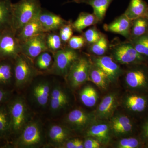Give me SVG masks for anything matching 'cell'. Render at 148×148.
Masks as SVG:
<instances>
[{"instance_id": "6da1fadb", "label": "cell", "mask_w": 148, "mask_h": 148, "mask_svg": "<svg viewBox=\"0 0 148 148\" xmlns=\"http://www.w3.org/2000/svg\"><path fill=\"white\" fill-rule=\"evenodd\" d=\"M35 77L27 86L28 105L32 111L42 112L48 108L53 82L44 77Z\"/></svg>"}, {"instance_id": "7a4b0ae2", "label": "cell", "mask_w": 148, "mask_h": 148, "mask_svg": "<svg viewBox=\"0 0 148 148\" xmlns=\"http://www.w3.org/2000/svg\"><path fill=\"white\" fill-rule=\"evenodd\" d=\"M11 123L12 134L18 136L24 127L33 119V112L25 98L17 95L7 103Z\"/></svg>"}, {"instance_id": "3957f363", "label": "cell", "mask_w": 148, "mask_h": 148, "mask_svg": "<svg viewBox=\"0 0 148 148\" xmlns=\"http://www.w3.org/2000/svg\"><path fill=\"white\" fill-rule=\"evenodd\" d=\"M42 9L39 0H20L12 3L11 28L16 34L39 14Z\"/></svg>"}, {"instance_id": "277c9868", "label": "cell", "mask_w": 148, "mask_h": 148, "mask_svg": "<svg viewBox=\"0 0 148 148\" xmlns=\"http://www.w3.org/2000/svg\"><path fill=\"white\" fill-rule=\"evenodd\" d=\"M17 137L14 143L16 148H40L47 143L46 133L39 120L32 119Z\"/></svg>"}, {"instance_id": "5b68a950", "label": "cell", "mask_w": 148, "mask_h": 148, "mask_svg": "<svg viewBox=\"0 0 148 148\" xmlns=\"http://www.w3.org/2000/svg\"><path fill=\"white\" fill-rule=\"evenodd\" d=\"M73 96L68 88L61 83L53 81L48 109L52 118H57L66 113L73 106Z\"/></svg>"}, {"instance_id": "8992f818", "label": "cell", "mask_w": 148, "mask_h": 148, "mask_svg": "<svg viewBox=\"0 0 148 148\" xmlns=\"http://www.w3.org/2000/svg\"><path fill=\"white\" fill-rule=\"evenodd\" d=\"M14 87L21 90L26 88L33 79L42 73L35 67L34 61L23 53L14 60Z\"/></svg>"}, {"instance_id": "52a82bcc", "label": "cell", "mask_w": 148, "mask_h": 148, "mask_svg": "<svg viewBox=\"0 0 148 148\" xmlns=\"http://www.w3.org/2000/svg\"><path fill=\"white\" fill-rule=\"evenodd\" d=\"M129 66L124 77L128 91L148 93V64Z\"/></svg>"}, {"instance_id": "ba28073f", "label": "cell", "mask_w": 148, "mask_h": 148, "mask_svg": "<svg viewBox=\"0 0 148 148\" xmlns=\"http://www.w3.org/2000/svg\"><path fill=\"white\" fill-rule=\"evenodd\" d=\"M121 104L135 119L143 120L148 117V93L128 91L123 97Z\"/></svg>"}, {"instance_id": "9c48e42d", "label": "cell", "mask_w": 148, "mask_h": 148, "mask_svg": "<svg viewBox=\"0 0 148 148\" xmlns=\"http://www.w3.org/2000/svg\"><path fill=\"white\" fill-rule=\"evenodd\" d=\"M92 62L86 56H79L72 64L66 77L69 88L75 90L88 81Z\"/></svg>"}, {"instance_id": "30bf717a", "label": "cell", "mask_w": 148, "mask_h": 148, "mask_svg": "<svg viewBox=\"0 0 148 148\" xmlns=\"http://www.w3.org/2000/svg\"><path fill=\"white\" fill-rule=\"evenodd\" d=\"M111 56L117 63L122 65L148 64V59L138 53L130 41L114 46L111 50Z\"/></svg>"}, {"instance_id": "8fae6325", "label": "cell", "mask_w": 148, "mask_h": 148, "mask_svg": "<svg viewBox=\"0 0 148 148\" xmlns=\"http://www.w3.org/2000/svg\"><path fill=\"white\" fill-rule=\"evenodd\" d=\"M53 63L49 71L51 74L66 78L72 64L79 57L77 52L70 47L53 52Z\"/></svg>"}, {"instance_id": "7c38bea8", "label": "cell", "mask_w": 148, "mask_h": 148, "mask_svg": "<svg viewBox=\"0 0 148 148\" xmlns=\"http://www.w3.org/2000/svg\"><path fill=\"white\" fill-rule=\"evenodd\" d=\"M21 53V44L12 28L3 30L0 38V59L14 60Z\"/></svg>"}, {"instance_id": "4fadbf2b", "label": "cell", "mask_w": 148, "mask_h": 148, "mask_svg": "<svg viewBox=\"0 0 148 148\" xmlns=\"http://www.w3.org/2000/svg\"><path fill=\"white\" fill-rule=\"evenodd\" d=\"M113 136L116 138H123L134 136L139 131L135 119L130 116L125 114L114 115L109 119Z\"/></svg>"}, {"instance_id": "5bb4252c", "label": "cell", "mask_w": 148, "mask_h": 148, "mask_svg": "<svg viewBox=\"0 0 148 148\" xmlns=\"http://www.w3.org/2000/svg\"><path fill=\"white\" fill-rule=\"evenodd\" d=\"M96 119L94 112L76 108L70 111L66 115L64 122L65 125L73 132H84Z\"/></svg>"}, {"instance_id": "9a60e30c", "label": "cell", "mask_w": 148, "mask_h": 148, "mask_svg": "<svg viewBox=\"0 0 148 148\" xmlns=\"http://www.w3.org/2000/svg\"><path fill=\"white\" fill-rule=\"evenodd\" d=\"M83 133L85 137L95 138L103 146L108 145L113 137L110 123L108 120H95Z\"/></svg>"}, {"instance_id": "2e32d148", "label": "cell", "mask_w": 148, "mask_h": 148, "mask_svg": "<svg viewBox=\"0 0 148 148\" xmlns=\"http://www.w3.org/2000/svg\"><path fill=\"white\" fill-rule=\"evenodd\" d=\"M46 33L36 35L21 43V53L34 61L41 53L48 51Z\"/></svg>"}, {"instance_id": "e0dca14e", "label": "cell", "mask_w": 148, "mask_h": 148, "mask_svg": "<svg viewBox=\"0 0 148 148\" xmlns=\"http://www.w3.org/2000/svg\"><path fill=\"white\" fill-rule=\"evenodd\" d=\"M46 133L47 143L55 148H62L66 141L73 138V131L65 125L51 124Z\"/></svg>"}, {"instance_id": "ac0fdd59", "label": "cell", "mask_w": 148, "mask_h": 148, "mask_svg": "<svg viewBox=\"0 0 148 148\" xmlns=\"http://www.w3.org/2000/svg\"><path fill=\"white\" fill-rule=\"evenodd\" d=\"M92 64L103 70L108 77L111 83L116 82L121 76L123 71L113 58L107 56H91Z\"/></svg>"}, {"instance_id": "d6986e66", "label": "cell", "mask_w": 148, "mask_h": 148, "mask_svg": "<svg viewBox=\"0 0 148 148\" xmlns=\"http://www.w3.org/2000/svg\"><path fill=\"white\" fill-rule=\"evenodd\" d=\"M119 104V97L116 92H111L103 98L94 114L96 119L108 120L114 115Z\"/></svg>"}, {"instance_id": "ffe728a7", "label": "cell", "mask_w": 148, "mask_h": 148, "mask_svg": "<svg viewBox=\"0 0 148 148\" xmlns=\"http://www.w3.org/2000/svg\"><path fill=\"white\" fill-rule=\"evenodd\" d=\"M14 87V61L0 60V88L12 90Z\"/></svg>"}, {"instance_id": "44dd1931", "label": "cell", "mask_w": 148, "mask_h": 148, "mask_svg": "<svg viewBox=\"0 0 148 148\" xmlns=\"http://www.w3.org/2000/svg\"><path fill=\"white\" fill-rule=\"evenodd\" d=\"M38 18L46 33L56 31L67 24V21L61 16L42 9Z\"/></svg>"}, {"instance_id": "7402d4cb", "label": "cell", "mask_w": 148, "mask_h": 148, "mask_svg": "<svg viewBox=\"0 0 148 148\" xmlns=\"http://www.w3.org/2000/svg\"><path fill=\"white\" fill-rule=\"evenodd\" d=\"M132 21L123 14L114 21L104 26L105 30L121 35L130 39Z\"/></svg>"}, {"instance_id": "603a6c76", "label": "cell", "mask_w": 148, "mask_h": 148, "mask_svg": "<svg viewBox=\"0 0 148 148\" xmlns=\"http://www.w3.org/2000/svg\"><path fill=\"white\" fill-rule=\"evenodd\" d=\"M38 15L26 24L16 34V37L20 42H23L36 35L46 33L39 20Z\"/></svg>"}, {"instance_id": "cb8c5ba5", "label": "cell", "mask_w": 148, "mask_h": 148, "mask_svg": "<svg viewBox=\"0 0 148 148\" xmlns=\"http://www.w3.org/2000/svg\"><path fill=\"white\" fill-rule=\"evenodd\" d=\"M113 0H73L69 2L85 3L91 6L93 10V14L98 21L103 20L109 6Z\"/></svg>"}, {"instance_id": "d4e9b609", "label": "cell", "mask_w": 148, "mask_h": 148, "mask_svg": "<svg viewBox=\"0 0 148 148\" xmlns=\"http://www.w3.org/2000/svg\"><path fill=\"white\" fill-rule=\"evenodd\" d=\"M12 134L11 123L7 103L0 105V139H8Z\"/></svg>"}, {"instance_id": "484cf974", "label": "cell", "mask_w": 148, "mask_h": 148, "mask_svg": "<svg viewBox=\"0 0 148 148\" xmlns=\"http://www.w3.org/2000/svg\"><path fill=\"white\" fill-rule=\"evenodd\" d=\"M12 5L11 0H0V32L11 28Z\"/></svg>"}, {"instance_id": "4316f807", "label": "cell", "mask_w": 148, "mask_h": 148, "mask_svg": "<svg viewBox=\"0 0 148 148\" xmlns=\"http://www.w3.org/2000/svg\"><path fill=\"white\" fill-rule=\"evenodd\" d=\"M148 5L144 0H130L124 14L130 20L145 16Z\"/></svg>"}, {"instance_id": "83f0119b", "label": "cell", "mask_w": 148, "mask_h": 148, "mask_svg": "<svg viewBox=\"0 0 148 148\" xmlns=\"http://www.w3.org/2000/svg\"><path fill=\"white\" fill-rule=\"evenodd\" d=\"M89 81H91L101 90H107L111 83L106 73L92 63L89 72Z\"/></svg>"}, {"instance_id": "f1b7e54d", "label": "cell", "mask_w": 148, "mask_h": 148, "mask_svg": "<svg viewBox=\"0 0 148 148\" xmlns=\"http://www.w3.org/2000/svg\"><path fill=\"white\" fill-rule=\"evenodd\" d=\"M79 95L82 103L88 108L94 107L98 101V92L94 87L90 85L86 86L82 88Z\"/></svg>"}, {"instance_id": "f546056e", "label": "cell", "mask_w": 148, "mask_h": 148, "mask_svg": "<svg viewBox=\"0 0 148 148\" xmlns=\"http://www.w3.org/2000/svg\"><path fill=\"white\" fill-rule=\"evenodd\" d=\"M98 21V18L93 14L81 12L72 24V27L75 31L81 32L85 28L97 24Z\"/></svg>"}, {"instance_id": "4dcf8cb0", "label": "cell", "mask_w": 148, "mask_h": 148, "mask_svg": "<svg viewBox=\"0 0 148 148\" xmlns=\"http://www.w3.org/2000/svg\"><path fill=\"white\" fill-rule=\"evenodd\" d=\"M148 33V19L147 17L142 16L132 20L130 39L140 36Z\"/></svg>"}, {"instance_id": "1f68e13d", "label": "cell", "mask_w": 148, "mask_h": 148, "mask_svg": "<svg viewBox=\"0 0 148 148\" xmlns=\"http://www.w3.org/2000/svg\"><path fill=\"white\" fill-rule=\"evenodd\" d=\"M114 147L117 148H140L145 147V145L138 135H134L120 138L114 143Z\"/></svg>"}, {"instance_id": "d6a6232c", "label": "cell", "mask_w": 148, "mask_h": 148, "mask_svg": "<svg viewBox=\"0 0 148 148\" xmlns=\"http://www.w3.org/2000/svg\"><path fill=\"white\" fill-rule=\"evenodd\" d=\"M53 56L47 51L40 54L34 60L35 67L39 71H49L53 63Z\"/></svg>"}, {"instance_id": "836d02e7", "label": "cell", "mask_w": 148, "mask_h": 148, "mask_svg": "<svg viewBox=\"0 0 148 148\" xmlns=\"http://www.w3.org/2000/svg\"><path fill=\"white\" fill-rule=\"evenodd\" d=\"M129 40L138 53L148 59V33Z\"/></svg>"}, {"instance_id": "e575fe53", "label": "cell", "mask_w": 148, "mask_h": 148, "mask_svg": "<svg viewBox=\"0 0 148 148\" xmlns=\"http://www.w3.org/2000/svg\"><path fill=\"white\" fill-rule=\"evenodd\" d=\"M107 38L102 35L101 38L96 42L90 45L89 50L90 53L96 56H102L108 51V45Z\"/></svg>"}, {"instance_id": "d590c367", "label": "cell", "mask_w": 148, "mask_h": 148, "mask_svg": "<svg viewBox=\"0 0 148 148\" xmlns=\"http://www.w3.org/2000/svg\"><path fill=\"white\" fill-rule=\"evenodd\" d=\"M62 42L60 36L51 33L47 35V43L49 50L54 52L61 49Z\"/></svg>"}, {"instance_id": "8d00e7d4", "label": "cell", "mask_w": 148, "mask_h": 148, "mask_svg": "<svg viewBox=\"0 0 148 148\" xmlns=\"http://www.w3.org/2000/svg\"><path fill=\"white\" fill-rule=\"evenodd\" d=\"M102 36L96 28L92 27L84 32V37L86 41L91 45L100 39Z\"/></svg>"}, {"instance_id": "74e56055", "label": "cell", "mask_w": 148, "mask_h": 148, "mask_svg": "<svg viewBox=\"0 0 148 148\" xmlns=\"http://www.w3.org/2000/svg\"><path fill=\"white\" fill-rule=\"evenodd\" d=\"M138 132V136L146 147L148 145V117L142 120Z\"/></svg>"}, {"instance_id": "f35d334b", "label": "cell", "mask_w": 148, "mask_h": 148, "mask_svg": "<svg viewBox=\"0 0 148 148\" xmlns=\"http://www.w3.org/2000/svg\"><path fill=\"white\" fill-rule=\"evenodd\" d=\"M73 29L72 24L68 23L60 28L59 36L63 42H68L71 38L73 36Z\"/></svg>"}, {"instance_id": "ab89813d", "label": "cell", "mask_w": 148, "mask_h": 148, "mask_svg": "<svg viewBox=\"0 0 148 148\" xmlns=\"http://www.w3.org/2000/svg\"><path fill=\"white\" fill-rule=\"evenodd\" d=\"M84 37L81 36H73L68 42L69 47L77 50L84 46L86 42Z\"/></svg>"}, {"instance_id": "60d3db41", "label": "cell", "mask_w": 148, "mask_h": 148, "mask_svg": "<svg viewBox=\"0 0 148 148\" xmlns=\"http://www.w3.org/2000/svg\"><path fill=\"white\" fill-rule=\"evenodd\" d=\"M84 148H100L103 146L98 140L90 137H85L84 140Z\"/></svg>"}, {"instance_id": "b9f144b4", "label": "cell", "mask_w": 148, "mask_h": 148, "mask_svg": "<svg viewBox=\"0 0 148 148\" xmlns=\"http://www.w3.org/2000/svg\"><path fill=\"white\" fill-rule=\"evenodd\" d=\"M12 96V90L0 88V105L7 103Z\"/></svg>"}, {"instance_id": "7bdbcfd3", "label": "cell", "mask_w": 148, "mask_h": 148, "mask_svg": "<svg viewBox=\"0 0 148 148\" xmlns=\"http://www.w3.org/2000/svg\"><path fill=\"white\" fill-rule=\"evenodd\" d=\"M79 138H71L66 141L62 148H76L77 145V144Z\"/></svg>"}, {"instance_id": "ee69618b", "label": "cell", "mask_w": 148, "mask_h": 148, "mask_svg": "<svg viewBox=\"0 0 148 148\" xmlns=\"http://www.w3.org/2000/svg\"><path fill=\"white\" fill-rule=\"evenodd\" d=\"M145 17H147V19H148V8L147 9V12H146L145 16Z\"/></svg>"}, {"instance_id": "f6af8a7d", "label": "cell", "mask_w": 148, "mask_h": 148, "mask_svg": "<svg viewBox=\"0 0 148 148\" xmlns=\"http://www.w3.org/2000/svg\"><path fill=\"white\" fill-rule=\"evenodd\" d=\"M1 32H0V38H1ZM1 60V59H0Z\"/></svg>"}, {"instance_id": "bcb514c9", "label": "cell", "mask_w": 148, "mask_h": 148, "mask_svg": "<svg viewBox=\"0 0 148 148\" xmlns=\"http://www.w3.org/2000/svg\"><path fill=\"white\" fill-rule=\"evenodd\" d=\"M146 147H148V145H147V146H146Z\"/></svg>"}]
</instances>
